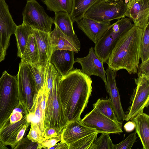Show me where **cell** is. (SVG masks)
<instances>
[{
    "mask_svg": "<svg viewBox=\"0 0 149 149\" xmlns=\"http://www.w3.org/2000/svg\"><path fill=\"white\" fill-rule=\"evenodd\" d=\"M91 77L80 69H74L61 76L59 92L65 117L68 122L80 120L92 91Z\"/></svg>",
    "mask_w": 149,
    "mask_h": 149,
    "instance_id": "6da1fadb",
    "label": "cell"
},
{
    "mask_svg": "<svg viewBox=\"0 0 149 149\" xmlns=\"http://www.w3.org/2000/svg\"><path fill=\"white\" fill-rule=\"evenodd\" d=\"M143 29L134 25L119 38L106 63L108 67L118 71L137 73L141 58L140 42Z\"/></svg>",
    "mask_w": 149,
    "mask_h": 149,
    "instance_id": "7a4b0ae2",
    "label": "cell"
},
{
    "mask_svg": "<svg viewBox=\"0 0 149 149\" xmlns=\"http://www.w3.org/2000/svg\"><path fill=\"white\" fill-rule=\"evenodd\" d=\"M19 102L17 76L5 71L0 78V130Z\"/></svg>",
    "mask_w": 149,
    "mask_h": 149,
    "instance_id": "3957f363",
    "label": "cell"
},
{
    "mask_svg": "<svg viewBox=\"0 0 149 149\" xmlns=\"http://www.w3.org/2000/svg\"><path fill=\"white\" fill-rule=\"evenodd\" d=\"M61 75L56 77L53 87L46 97L44 130L53 127L62 132L68 121L66 118L61 102L59 92V83Z\"/></svg>",
    "mask_w": 149,
    "mask_h": 149,
    "instance_id": "277c9868",
    "label": "cell"
},
{
    "mask_svg": "<svg viewBox=\"0 0 149 149\" xmlns=\"http://www.w3.org/2000/svg\"><path fill=\"white\" fill-rule=\"evenodd\" d=\"M134 25L128 18L123 17L111 24L93 48L97 56L106 63L112 50L120 36Z\"/></svg>",
    "mask_w": 149,
    "mask_h": 149,
    "instance_id": "5b68a950",
    "label": "cell"
},
{
    "mask_svg": "<svg viewBox=\"0 0 149 149\" xmlns=\"http://www.w3.org/2000/svg\"><path fill=\"white\" fill-rule=\"evenodd\" d=\"M29 114L24 105L19 102L0 130V140L5 146H9L11 149H14L20 131L25 124H31Z\"/></svg>",
    "mask_w": 149,
    "mask_h": 149,
    "instance_id": "8992f818",
    "label": "cell"
},
{
    "mask_svg": "<svg viewBox=\"0 0 149 149\" xmlns=\"http://www.w3.org/2000/svg\"><path fill=\"white\" fill-rule=\"evenodd\" d=\"M16 76L19 102L23 104L29 113H33L38 92L28 63L20 62Z\"/></svg>",
    "mask_w": 149,
    "mask_h": 149,
    "instance_id": "52a82bcc",
    "label": "cell"
},
{
    "mask_svg": "<svg viewBox=\"0 0 149 149\" xmlns=\"http://www.w3.org/2000/svg\"><path fill=\"white\" fill-rule=\"evenodd\" d=\"M23 23L32 29L51 32L53 18L48 15L36 0H27L22 13Z\"/></svg>",
    "mask_w": 149,
    "mask_h": 149,
    "instance_id": "ba28073f",
    "label": "cell"
},
{
    "mask_svg": "<svg viewBox=\"0 0 149 149\" xmlns=\"http://www.w3.org/2000/svg\"><path fill=\"white\" fill-rule=\"evenodd\" d=\"M126 4L123 1L109 3L100 0L91 6L84 16L100 21H111L125 17Z\"/></svg>",
    "mask_w": 149,
    "mask_h": 149,
    "instance_id": "9c48e42d",
    "label": "cell"
},
{
    "mask_svg": "<svg viewBox=\"0 0 149 149\" xmlns=\"http://www.w3.org/2000/svg\"><path fill=\"white\" fill-rule=\"evenodd\" d=\"M134 79L136 87L134 89L130 99L128 111L125 114V120H130L139 113L143 112L149 104V77L143 74H137Z\"/></svg>",
    "mask_w": 149,
    "mask_h": 149,
    "instance_id": "30bf717a",
    "label": "cell"
},
{
    "mask_svg": "<svg viewBox=\"0 0 149 149\" xmlns=\"http://www.w3.org/2000/svg\"><path fill=\"white\" fill-rule=\"evenodd\" d=\"M81 121L86 126L96 129L99 133L120 134L123 132L121 127L95 108Z\"/></svg>",
    "mask_w": 149,
    "mask_h": 149,
    "instance_id": "8fae6325",
    "label": "cell"
},
{
    "mask_svg": "<svg viewBox=\"0 0 149 149\" xmlns=\"http://www.w3.org/2000/svg\"><path fill=\"white\" fill-rule=\"evenodd\" d=\"M126 6L125 17L143 29L149 23V0H131Z\"/></svg>",
    "mask_w": 149,
    "mask_h": 149,
    "instance_id": "7c38bea8",
    "label": "cell"
},
{
    "mask_svg": "<svg viewBox=\"0 0 149 149\" xmlns=\"http://www.w3.org/2000/svg\"><path fill=\"white\" fill-rule=\"evenodd\" d=\"M17 26L5 0H0V45L6 54L10 36L15 33Z\"/></svg>",
    "mask_w": 149,
    "mask_h": 149,
    "instance_id": "4fadbf2b",
    "label": "cell"
},
{
    "mask_svg": "<svg viewBox=\"0 0 149 149\" xmlns=\"http://www.w3.org/2000/svg\"><path fill=\"white\" fill-rule=\"evenodd\" d=\"M74 61L80 64L83 73L90 77L93 75L100 77L106 85V76L104 63L96 55L93 47L89 48L86 56L77 58Z\"/></svg>",
    "mask_w": 149,
    "mask_h": 149,
    "instance_id": "5bb4252c",
    "label": "cell"
},
{
    "mask_svg": "<svg viewBox=\"0 0 149 149\" xmlns=\"http://www.w3.org/2000/svg\"><path fill=\"white\" fill-rule=\"evenodd\" d=\"M50 37L51 54L57 49L69 50L75 53H78L80 50L81 43L76 34L66 35L56 25L50 33Z\"/></svg>",
    "mask_w": 149,
    "mask_h": 149,
    "instance_id": "9a60e30c",
    "label": "cell"
},
{
    "mask_svg": "<svg viewBox=\"0 0 149 149\" xmlns=\"http://www.w3.org/2000/svg\"><path fill=\"white\" fill-rule=\"evenodd\" d=\"M106 90L109 95L113 108L118 119L121 122L125 120V114L122 108L119 92L117 86V71L108 67L106 70Z\"/></svg>",
    "mask_w": 149,
    "mask_h": 149,
    "instance_id": "2e32d148",
    "label": "cell"
},
{
    "mask_svg": "<svg viewBox=\"0 0 149 149\" xmlns=\"http://www.w3.org/2000/svg\"><path fill=\"white\" fill-rule=\"evenodd\" d=\"M78 28L95 44L111 25L110 21H100L84 16L76 22Z\"/></svg>",
    "mask_w": 149,
    "mask_h": 149,
    "instance_id": "e0dca14e",
    "label": "cell"
},
{
    "mask_svg": "<svg viewBox=\"0 0 149 149\" xmlns=\"http://www.w3.org/2000/svg\"><path fill=\"white\" fill-rule=\"evenodd\" d=\"M96 132H98L86 126L81 120L69 122L62 131L61 141L65 143L68 146L80 139Z\"/></svg>",
    "mask_w": 149,
    "mask_h": 149,
    "instance_id": "ac0fdd59",
    "label": "cell"
},
{
    "mask_svg": "<svg viewBox=\"0 0 149 149\" xmlns=\"http://www.w3.org/2000/svg\"><path fill=\"white\" fill-rule=\"evenodd\" d=\"M75 53L69 50L57 49L51 54L50 62L61 76L66 75L74 69Z\"/></svg>",
    "mask_w": 149,
    "mask_h": 149,
    "instance_id": "d6986e66",
    "label": "cell"
},
{
    "mask_svg": "<svg viewBox=\"0 0 149 149\" xmlns=\"http://www.w3.org/2000/svg\"><path fill=\"white\" fill-rule=\"evenodd\" d=\"M135 125L136 132L139 137L143 149H149V116L143 112L131 120Z\"/></svg>",
    "mask_w": 149,
    "mask_h": 149,
    "instance_id": "ffe728a7",
    "label": "cell"
},
{
    "mask_svg": "<svg viewBox=\"0 0 149 149\" xmlns=\"http://www.w3.org/2000/svg\"><path fill=\"white\" fill-rule=\"evenodd\" d=\"M33 34L36 39L39 55V62H46L51 55L50 32L32 29Z\"/></svg>",
    "mask_w": 149,
    "mask_h": 149,
    "instance_id": "44dd1931",
    "label": "cell"
},
{
    "mask_svg": "<svg viewBox=\"0 0 149 149\" xmlns=\"http://www.w3.org/2000/svg\"><path fill=\"white\" fill-rule=\"evenodd\" d=\"M46 92L45 83L39 90L36 97L34 107V118L33 122L36 123L43 136L44 133V124L45 120L46 103Z\"/></svg>",
    "mask_w": 149,
    "mask_h": 149,
    "instance_id": "7402d4cb",
    "label": "cell"
},
{
    "mask_svg": "<svg viewBox=\"0 0 149 149\" xmlns=\"http://www.w3.org/2000/svg\"><path fill=\"white\" fill-rule=\"evenodd\" d=\"M32 29L27 25L22 23L17 26L15 35L17 47V56L21 58L25 49L30 36L32 34Z\"/></svg>",
    "mask_w": 149,
    "mask_h": 149,
    "instance_id": "603a6c76",
    "label": "cell"
},
{
    "mask_svg": "<svg viewBox=\"0 0 149 149\" xmlns=\"http://www.w3.org/2000/svg\"><path fill=\"white\" fill-rule=\"evenodd\" d=\"M100 0H72V8L69 14L72 23L83 17L88 9Z\"/></svg>",
    "mask_w": 149,
    "mask_h": 149,
    "instance_id": "cb8c5ba5",
    "label": "cell"
},
{
    "mask_svg": "<svg viewBox=\"0 0 149 149\" xmlns=\"http://www.w3.org/2000/svg\"><path fill=\"white\" fill-rule=\"evenodd\" d=\"M21 61L27 63L39 62V55L37 42L33 34L29 38L25 51L21 57Z\"/></svg>",
    "mask_w": 149,
    "mask_h": 149,
    "instance_id": "d4e9b609",
    "label": "cell"
},
{
    "mask_svg": "<svg viewBox=\"0 0 149 149\" xmlns=\"http://www.w3.org/2000/svg\"><path fill=\"white\" fill-rule=\"evenodd\" d=\"M48 61L46 62H38L33 63H28L38 92L45 83L46 68Z\"/></svg>",
    "mask_w": 149,
    "mask_h": 149,
    "instance_id": "484cf974",
    "label": "cell"
},
{
    "mask_svg": "<svg viewBox=\"0 0 149 149\" xmlns=\"http://www.w3.org/2000/svg\"><path fill=\"white\" fill-rule=\"evenodd\" d=\"M55 13L54 24L66 35L70 36L75 34L73 26V23L69 14L63 12Z\"/></svg>",
    "mask_w": 149,
    "mask_h": 149,
    "instance_id": "4316f807",
    "label": "cell"
},
{
    "mask_svg": "<svg viewBox=\"0 0 149 149\" xmlns=\"http://www.w3.org/2000/svg\"><path fill=\"white\" fill-rule=\"evenodd\" d=\"M93 108L96 109L102 114L122 127L123 122L118 119L110 98L107 100L99 99L93 104Z\"/></svg>",
    "mask_w": 149,
    "mask_h": 149,
    "instance_id": "83f0119b",
    "label": "cell"
},
{
    "mask_svg": "<svg viewBox=\"0 0 149 149\" xmlns=\"http://www.w3.org/2000/svg\"><path fill=\"white\" fill-rule=\"evenodd\" d=\"M47 10L54 13L63 12L70 14L72 6V0H42Z\"/></svg>",
    "mask_w": 149,
    "mask_h": 149,
    "instance_id": "f1b7e54d",
    "label": "cell"
},
{
    "mask_svg": "<svg viewBox=\"0 0 149 149\" xmlns=\"http://www.w3.org/2000/svg\"><path fill=\"white\" fill-rule=\"evenodd\" d=\"M98 132L86 136L68 146V149H89L97 137Z\"/></svg>",
    "mask_w": 149,
    "mask_h": 149,
    "instance_id": "f546056e",
    "label": "cell"
},
{
    "mask_svg": "<svg viewBox=\"0 0 149 149\" xmlns=\"http://www.w3.org/2000/svg\"><path fill=\"white\" fill-rule=\"evenodd\" d=\"M109 134L102 133L94 141L89 149H114V145Z\"/></svg>",
    "mask_w": 149,
    "mask_h": 149,
    "instance_id": "4dcf8cb0",
    "label": "cell"
},
{
    "mask_svg": "<svg viewBox=\"0 0 149 149\" xmlns=\"http://www.w3.org/2000/svg\"><path fill=\"white\" fill-rule=\"evenodd\" d=\"M141 58L142 62L149 58V23L143 29L140 42Z\"/></svg>",
    "mask_w": 149,
    "mask_h": 149,
    "instance_id": "1f68e13d",
    "label": "cell"
},
{
    "mask_svg": "<svg viewBox=\"0 0 149 149\" xmlns=\"http://www.w3.org/2000/svg\"><path fill=\"white\" fill-rule=\"evenodd\" d=\"M31 127L27 136L32 141L40 143L44 140L43 135L36 123L31 122Z\"/></svg>",
    "mask_w": 149,
    "mask_h": 149,
    "instance_id": "d6a6232c",
    "label": "cell"
},
{
    "mask_svg": "<svg viewBox=\"0 0 149 149\" xmlns=\"http://www.w3.org/2000/svg\"><path fill=\"white\" fill-rule=\"evenodd\" d=\"M136 132L132 133L119 143L114 144V149H130L136 142Z\"/></svg>",
    "mask_w": 149,
    "mask_h": 149,
    "instance_id": "836d02e7",
    "label": "cell"
},
{
    "mask_svg": "<svg viewBox=\"0 0 149 149\" xmlns=\"http://www.w3.org/2000/svg\"><path fill=\"white\" fill-rule=\"evenodd\" d=\"M41 148L42 147L40 143L33 142L26 136V137L23 138L14 149Z\"/></svg>",
    "mask_w": 149,
    "mask_h": 149,
    "instance_id": "e575fe53",
    "label": "cell"
},
{
    "mask_svg": "<svg viewBox=\"0 0 149 149\" xmlns=\"http://www.w3.org/2000/svg\"><path fill=\"white\" fill-rule=\"evenodd\" d=\"M61 141V134L57 136L44 140L40 143L42 148L49 149L50 148L56 145L58 141Z\"/></svg>",
    "mask_w": 149,
    "mask_h": 149,
    "instance_id": "d590c367",
    "label": "cell"
},
{
    "mask_svg": "<svg viewBox=\"0 0 149 149\" xmlns=\"http://www.w3.org/2000/svg\"><path fill=\"white\" fill-rule=\"evenodd\" d=\"M61 132L56 128L53 127L46 128L44 130V140L57 136L61 134Z\"/></svg>",
    "mask_w": 149,
    "mask_h": 149,
    "instance_id": "8d00e7d4",
    "label": "cell"
},
{
    "mask_svg": "<svg viewBox=\"0 0 149 149\" xmlns=\"http://www.w3.org/2000/svg\"><path fill=\"white\" fill-rule=\"evenodd\" d=\"M137 73L143 74L149 77V58L139 65Z\"/></svg>",
    "mask_w": 149,
    "mask_h": 149,
    "instance_id": "74e56055",
    "label": "cell"
},
{
    "mask_svg": "<svg viewBox=\"0 0 149 149\" xmlns=\"http://www.w3.org/2000/svg\"><path fill=\"white\" fill-rule=\"evenodd\" d=\"M50 149H68V145L65 143L61 141L60 142L56 143Z\"/></svg>",
    "mask_w": 149,
    "mask_h": 149,
    "instance_id": "f35d334b",
    "label": "cell"
},
{
    "mask_svg": "<svg viewBox=\"0 0 149 149\" xmlns=\"http://www.w3.org/2000/svg\"><path fill=\"white\" fill-rule=\"evenodd\" d=\"M124 128L126 132H131L135 128V125L132 121H129L125 124Z\"/></svg>",
    "mask_w": 149,
    "mask_h": 149,
    "instance_id": "ab89813d",
    "label": "cell"
},
{
    "mask_svg": "<svg viewBox=\"0 0 149 149\" xmlns=\"http://www.w3.org/2000/svg\"><path fill=\"white\" fill-rule=\"evenodd\" d=\"M6 54L3 51L2 47L0 45V62L3 60Z\"/></svg>",
    "mask_w": 149,
    "mask_h": 149,
    "instance_id": "60d3db41",
    "label": "cell"
},
{
    "mask_svg": "<svg viewBox=\"0 0 149 149\" xmlns=\"http://www.w3.org/2000/svg\"><path fill=\"white\" fill-rule=\"evenodd\" d=\"M106 2H108L109 3L113 2L114 1H123L125 2L127 4L131 0H104Z\"/></svg>",
    "mask_w": 149,
    "mask_h": 149,
    "instance_id": "b9f144b4",
    "label": "cell"
},
{
    "mask_svg": "<svg viewBox=\"0 0 149 149\" xmlns=\"http://www.w3.org/2000/svg\"><path fill=\"white\" fill-rule=\"evenodd\" d=\"M8 148L5 146L0 140V149H7Z\"/></svg>",
    "mask_w": 149,
    "mask_h": 149,
    "instance_id": "7bdbcfd3",
    "label": "cell"
}]
</instances>
